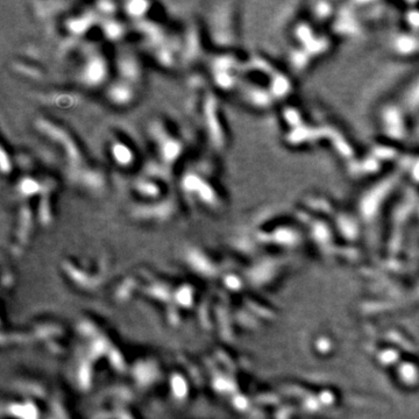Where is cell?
<instances>
[{
    "label": "cell",
    "instance_id": "obj_8",
    "mask_svg": "<svg viewBox=\"0 0 419 419\" xmlns=\"http://www.w3.org/2000/svg\"><path fill=\"white\" fill-rule=\"evenodd\" d=\"M134 190L139 196L146 199H156L162 193L160 185L149 178L139 179L134 184Z\"/></svg>",
    "mask_w": 419,
    "mask_h": 419
},
{
    "label": "cell",
    "instance_id": "obj_1",
    "mask_svg": "<svg viewBox=\"0 0 419 419\" xmlns=\"http://www.w3.org/2000/svg\"><path fill=\"white\" fill-rule=\"evenodd\" d=\"M108 77V66L104 57L93 54L82 64L79 70V79L84 85L96 88L102 85Z\"/></svg>",
    "mask_w": 419,
    "mask_h": 419
},
{
    "label": "cell",
    "instance_id": "obj_2",
    "mask_svg": "<svg viewBox=\"0 0 419 419\" xmlns=\"http://www.w3.org/2000/svg\"><path fill=\"white\" fill-rule=\"evenodd\" d=\"M153 138L156 142L157 150L161 160L167 164L175 163L179 156L182 155L183 144L178 139L172 137L169 133L161 127L160 125H155L151 128Z\"/></svg>",
    "mask_w": 419,
    "mask_h": 419
},
{
    "label": "cell",
    "instance_id": "obj_9",
    "mask_svg": "<svg viewBox=\"0 0 419 419\" xmlns=\"http://www.w3.org/2000/svg\"><path fill=\"white\" fill-rule=\"evenodd\" d=\"M195 197H197L203 204H206L209 206H215L218 203V195L215 192L213 186L210 184L209 182H206L205 179L202 180L201 185L198 186V189L196 190Z\"/></svg>",
    "mask_w": 419,
    "mask_h": 419
},
{
    "label": "cell",
    "instance_id": "obj_4",
    "mask_svg": "<svg viewBox=\"0 0 419 419\" xmlns=\"http://www.w3.org/2000/svg\"><path fill=\"white\" fill-rule=\"evenodd\" d=\"M107 99L111 104L117 106H128L134 102L135 99V90L133 84L126 82V80H117L113 82L107 88L106 91Z\"/></svg>",
    "mask_w": 419,
    "mask_h": 419
},
{
    "label": "cell",
    "instance_id": "obj_3",
    "mask_svg": "<svg viewBox=\"0 0 419 419\" xmlns=\"http://www.w3.org/2000/svg\"><path fill=\"white\" fill-rule=\"evenodd\" d=\"M204 120L206 132H208L213 146L221 147L224 144L225 135L220 124V119H219L217 101L212 96H209L205 101Z\"/></svg>",
    "mask_w": 419,
    "mask_h": 419
},
{
    "label": "cell",
    "instance_id": "obj_7",
    "mask_svg": "<svg viewBox=\"0 0 419 419\" xmlns=\"http://www.w3.org/2000/svg\"><path fill=\"white\" fill-rule=\"evenodd\" d=\"M109 153H111L112 159L119 167L130 168L135 162L134 151L132 150L130 146L119 140H114L109 146Z\"/></svg>",
    "mask_w": 419,
    "mask_h": 419
},
{
    "label": "cell",
    "instance_id": "obj_12",
    "mask_svg": "<svg viewBox=\"0 0 419 419\" xmlns=\"http://www.w3.org/2000/svg\"><path fill=\"white\" fill-rule=\"evenodd\" d=\"M90 19H91V17H89V15L72 19V20L68 22V30L73 34L85 33L90 27V21H91Z\"/></svg>",
    "mask_w": 419,
    "mask_h": 419
},
{
    "label": "cell",
    "instance_id": "obj_10",
    "mask_svg": "<svg viewBox=\"0 0 419 419\" xmlns=\"http://www.w3.org/2000/svg\"><path fill=\"white\" fill-rule=\"evenodd\" d=\"M40 191V184L32 177H25L18 183V192L22 197H32Z\"/></svg>",
    "mask_w": 419,
    "mask_h": 419
},
{
    "label": "cell",
    "instance_id": "obj_14",
    "mask_svg": "<svg viewBox=\"0 0 419 419\" xmlns=\"http://www.w3.org/2000/svg\"><path fill=\"white\" fill-rule=\"evenodd\" d=\"M1 168H2V173L4 174H9L12 172L11 160H9L7 155H6V151L4 148L1 149Z\"/></svg>",
    "mask_w": 419,
    "mask_h": 419
},
{
    "label": "cell",
    "instance_id": "obj_11",
    "mask_svg": "<svg viewBox=\"0 0 419 419\" xmlns=\"http://www.w3.org/2000/svg\"><path fill=\"white\" fill-rule=\"evenodd\" d=\"M150 7L149 2L146 1H130L125 5V11L128 14V17L133 19H142L148 8Z\"/></svg>",
    "mask_w": 419,
    "mask_h": 419
},
{
    "label": "cell",
    "instance_id": "obj_6",
    "mask_svg": "<svg viewBox=\"0 0 419 419\" xmlns=\"http://www.w3.org/2000/svg\"><path fill=\"white\" fill-rule=\"evenodd\" d=\"M118 70L122 75V80L132 83L140 79L141 69L137 59L131 54L120 55L118 60Z\"/></svg>",
    "mask_w": 419,
    "mask_h": 419
},
{
    "label": "cell",
    "instance_id": "obj_13",
    "mask_svg": "<svg viewBox=\"0 0 419 419\" xmlns=\"http://www.w3.org/2000/svg\"><path fill=\"white\" fill-rule=\"evenodd\" d=\"M104 32L107 38L114 41L122 36V34H124V27H122V25H120L117 21L109 20L105 22Z\"/></svg>",
    "mask_w": 419,
    "mask_h": 419
},
{
    "label": "cell",
    "instance_id": "obj_5",
    "mask_svg": "<svg viewBox=\"0 0 419 419\" xmlns=\"http://www.w3.org/2000/svg\"><path fill=\"white\" fill-rule=\"evenodd\" d=\"M42 131L44 132V134L49 135L51 139H54V141L57 140V142H59L61 146L66 147V149L69 151V157L72 162H79V151L77 150L76 144L73 143L69 138H68L67 140H64V138H67L68 135L64 133L62 130H60L59 127H55L53 125H49L48 122H44L43 126H42Z\"/></svg>",
    "mask_w": 419,
    "mask_h": 419
}]
</instances>
